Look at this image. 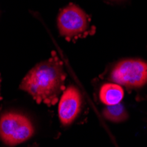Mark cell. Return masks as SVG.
Masks as SVG:
<instances>
[{
  "label": "cell",
  "instance_id": "obj_1",
  "mask_svg": "<svg viewBox=\"0 0 147 147\" xmlns=\"http://www.w3.org/2000/svg\"><path fill=\"white\" fill-rule=\"evenodd\" d=\"M65 76L62 62L53 55L50 59L35 65L26 75L20 89L28 92L38 103L53 106L63 91Z\"/></svg>",
  "mask_w": 147,
  "mask_h": 147
},
{
  "label": "cell",
  "instance_id": "obj_2",
  "mask_svg": "<svg viewBox=\"0 0 147 147\" xmlns=\"http://www.w3.org/2000/svg\"><path fill=\"white\" fill-rule=\"evenodd\" d=\"M34 133L30 120L16 112H5L0 116V138L7 145H17L29 139Z\"/></svg>",
  "mask_w": 147,
  "mask_h": 147
},
{
  "label": "cell",
  "instance_id": "obj_3",
  "mask_svg": "<svg viewBox=\"0 0 147 147\" xmlns=\"http://www.w3.org/2000/svg\"><path fill=\"white\" fill-rule=\"evenodd\" d=\"M89 21V17L81 8L70 4L59 12L57 28L61 35L71 41L84 37L88 34Z\"/></svg>",
  "mask_w": 147,
  "mask_h": 147
},
{
  "label": "cell",
  "instance_id": "obj_4",
  "mask_svg": "<svg viewBox=\"0 0 147 147\" xmlns=\"http://www.w3.org/2000/svg\"><path fill=\"white\" fill-rule=\"evenodd\" d=\"M112 81L128 88H138L147 83V63L141 59H125L117 63L110 72Z\"/></svg>",
  "mask_w": 147,
  "mask_h": 147
},
{
  "label": "cell",
  "instance_id": "obj_5",
  "mask_svg": "<svg viewBox=\"0 0 147 147\" xmlns=\"http://www.w3.org/2000/svg\"><path fill=\"white\" fill-rule=\"evenodd\" d=\"M81 107V95L75 86H69L61 96L58 114L63 125L71 124L76 119Z\"/></svg>",
  "mask_w": 147,
  "mask_h": 147
},
{
  "label": "cell",
  "instance_id": "obj_8",
  "mask_svg": "<svg viewBox=\"0 0 147 147\" xmlns=\"http://www.w3.org/2000/svg\"><path fill=\"white\" fill-rule=\"evenodd\" d=\"M0 82H1V78H0ZM2 98H1V94H0V100H1Z\"/></svg>",
  "mask_w": 147,
  "mask_h": 147
},
{
  "label": "cell",
  "instance_id": "obj_6",
  "mask_svg": "<svg viewBox=\"0 0 147 147\" xmlns=\"http://www.w3.org/2000/svg\"><path fill=\"white\" fill-rule=\"evenodd\" d=\"M123 95L124 92L123 87L117 83L105 84L101 86L100 91V99L107 106L120 103Z\"/></svg>",
  "mask_w": 147,
  "mask_h": 147
},
{
  "label": "cell",
  "instance_id": "obj_7",
  "mask_svg": "<svg viewBox=\"0 0 147 147\" xmlns=\"http://www.w3.org/2000/svg\"><path fill=\"white\" fill-rule=\"evenodd\" d=\"M103 115L108 120L114 123L123 122L128 118V113L125 108L120 103L109 105L106 109H104Z\"/></svg>",
  "mask_w": 147,
  "mask_h": 147
}]
</instances>
